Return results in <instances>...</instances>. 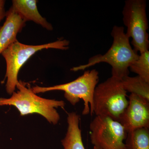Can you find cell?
I'll return each instance as SVG.
<instances>
[{"instance_id": "1", "label": "cell", "mask_w": 149, "mask_h": 149, "mask_svg": "<svg viewBox=\"0 0 149 149\" xmlns=\"http://www.w3.org/2000/svg\"><path fill=\"white\" fill-rule=\"evenodd\" d=\"M111 36L113 42L105 54L94 56L89 58L88 63L74 67L70 70L74 72L85 70L101 63H106L111 67V76L121 80L129 75V68L139 55L131 47L124 27L115 25Z\"/></svg>"}, {"instance_id": "2", "label": "cell", "mask_w": 149, "mask_h": 149, "mask_svg": "<svg viewBox=\"0 0 149 149\" xmlns=\"http://www.w3.org/2000/svg\"><path fill=\"white\" fill-rule=\"evenodd\" d=\"M16 88L18 91L14 92L10 97L0 98V107L13 106L22 116L38 113L49 123L54 125L58 123L60 116L56 109L64 107L65 103L63 101L39 97L22 81H18Z\"/></svg>"}, {"instance_id": "3", "label": "cell", "mask_w": 149, "mask_h": 149, "mask_svg": "<svg viewBox=\"0 0 149 149\" xmlns=\"http://www.w3.org/2000/svg\"><path fill=\"white\" fill-rule=\"evenodd\" d=\"M69 41L60 39L44 45H32L22 44L18 40L9 46L1 55L6 64V91L12 95L18 83V74L22 66L37 52L45 49H54L65 50L69 48Z\"/></svg>"}, {"instance_id": "4", "label": "cell", "mask_w": 149, "mask_h": 149, "mask_svg": "<svg viewBox=\"0 0 149 149\" xmlns=\"http://www.w3.org/2000/svg\"><path fill=\"white\" fill-rule=\"evenodd\" d=\"M121 80L111 77L97 85L93 96V114L118 121L128 104Z\"/></svg>"}, {"instance_id": "5", "label": "cell", "mask_w": 149, "mask_h": 149, "mask_svg": "<svg viewBox=\"0 0 149 149\" xmlns=\"http://www.w3.org/2000/svg\"><path fill=\"white\" fill-rule=\"evenodd\" d=\"M99 80V72L95 69L85 71L82 75L71 82L48 87L36 86L32 88L35 94L49 91H59L64 92L65 99L74 106L82 100L84 102L83 115L93 114V96Z\"/></svg>"}, {"instance_id": "6", "label": "cell", "mask_w": 149, "mask_h": 149, "mask_svg": "<svg viewBox=\"0 0 149 149\" xmlns=\"http://www.w3.org/2000/svg\"><path fill=\"white\" fill-rule=\"evenodd\" d=\"M146 0H126L122 11L123 21L126 27L125 34L136 52L148 50V22Z\"/></svg>"}, {"instance_id": "7", "label": "cell", "mask_w": 149, "mask_h": 149, "mask_svg": "<svg viewBox=\"0 0 149 149\" xmlns=\"http://www.w3.org/2000/svg\"><path fill=\"white\" fill-rule=\"evenodd\" d=\"M91 143L101 149H125L127 132L119 121L96 116L90 124Z\"/></svg>"}, {"instance_id": "8", "label": "cell", "mask_w": 149, "mask_h": 149, "mask_svg": "<svg viewBox=\"0 0 149 149\" xmlns=\"http://www.w3.org/2000/svg\"><path fill=\"white\" fill-rule=\"evenodd\" d=\"M128 104L119 118V122L128 132L149 128V101L140 96L130 94Z\"/></svg>"}, {"instance_id": "9", "label": "cell", "mask_w": 149, "mask_h": 149, "mask_svg": "<svg viewBox=\"0 0 149 149\" xmlns=\"http://www.w3.org/2000/svg\"><path fill=\"white\" fill-rule=\"evenodd\" d=\"M6 18L4 23L0 27V55L17 41V34L21 32L26 22L11 7L6 12Z\"/></svg>"}, {"instance_id": "10", "label": "cell", "mask_w": 149, "mask_h": 149, "mask_svg": "<svg viewBox=\"0 0 149 149\" xmlns=\"http://www.w3.org/2000/svg\"><path fill=\"white\" fill-rule=\"evenodd\" d=\"M37 0H13L11 7L25 21H32L49 31L53 29L52 24L39 13Z\"/></svg>"}, {"instance_id": "11", "label": "cell", "mask_w": 149, "mask_h": 149, "mask_svg": "<svg viewBox=\"0 0 149 149\" xmlns=\"http://www.w3.org/2000/svg\"><path fill=\"white\" fill-rule=\"evenodd\" d=\"M68 128L61 143L64 149H86L83 144L80 127V116L76 112L68 114Z\"/></svg>"}, {"instance_id": "12", "label": "cell", "mask_w": 149, "mask_h": 149, "mask_svg": "<svg viewBox=\"0 0 149 149\" xmlns=\"http://www.w3.org/2000/svg\"><path fill=\"white\" fill-rule=\"evenodd\" d=\"M123 86L127 92L134 94L149 101V83L139 76L129 75L121 80Z\"/></svg>"}, {"instance_id": "13", "label": "cell", "mask_w": 149, "mask_h": 149, "mask_svg": "<svg viewBox=\"0 0 149 149\" xmlns=\"http://www.w3.org/2000/svg\"><path fill=\"white\" fill-rule=\"evenodd\" d=\"M125 149H149V128H142L127 133Z\"/></svg>"}, {"instance_id": "14", "label": "cell", "mask_w": 149, "mask_h": 149, "mask_svg": "<svg viewBox=\"0 0 149 149\" xmlns=\"http://www.w3.org/2000/svg\"><path fill=\"white\" fill-rule=\"evenodd\" d=\"M129 70L149 83V50L140 54L137 60L131 65Z\"/></svg>"}, {"instance_id": "15", "label": "cell", "mask_w": 149, "mask_h": 149, "mask_svg": "<svg viewBox=\"0 0 149 149\" xmlns=\"http://www.w3.org/2000/svg\"><path fill=\"white\" fill-rule=\"evenodd\" d=\"M6 1L0 0V22L6 17V12L5 10Z\"/></svg>"}, {"instance_id": "16", "label": "cell", "mask_w": 149, "mask_h": 149, "mask_svg": "<svg viewBox=\"0 0 149 149\" xmlns=\"http://www.w3.org/2000/svg\"><path fill=\"white\" fill-rule=\"evenodd\" d=\"M93 149H100V148H97V147L94 146V148H93Z\"/></svg>"}]
</instances>
